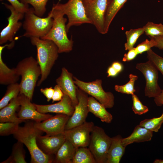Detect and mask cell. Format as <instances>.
Listing matches in <instances>:
<instances>
[{"label":"cell","mask_w":163,"mask_h":163,"mask_svg":"<svg viewBox=\"0 0 163 163\" xmlns=\"http://www.w3.org/2000/svg\"><path fill=\"white\" fill-rule=\"evenodd\" d=\"M43 133L35 126V121H26L24 126H19L13 134L18 141L24 145L28 149L31 156L30 163H53L54 155L45 154L38 146L37 138Z\"/></svg>","instance_id":"1"},{"label":"cell","mask_w":163,"mask_h":163,"mask_svg":"<svg viewBox=\"0 0 163 163\" xmlns=\"http://www.w3.org/2000/svg\"><path fill=\"white\" fill-rule=\"evenodd\" d=\"M59 2L54 4L50 12L53 19V25L48 34L42 39L53 41L57 46L59 53H68L73 48L72 38L68 37L66 23L67 19L61 8Z\"/></svg>","instance_id":"2"},{"label":"cell","mask_w":163,"mask_h":163,"mask_svg":"<svg viewBox=\"0 0 163 163\" xmlns=\"http://www.w3.org/2000/svg\"><path fill=\"white\" fill-rule=\"evenodd\" d=\"M32 44L37 50V61L41 70V78L37 83L39 86L49 75L59 53L56 44L52 41L40 38H30Z\"/></svg>","instance_id":"3"},{"label":"cell","mask_w":163,"mask_h":163,"mask_svg":"<svg viewBox=\"0 0 163 163\" xmlns=\"http://www.w3.org/2000/svg\"><path fill=\"white\" fill-rule=\"evenodd\" d=\"M16 68L21 76L19 94H24L31 101L37 81L41 75L37 60L31 56L25 58L18 62Z\"/></svg>","instance_id":"4"},{"label":"cell","mask_w":163,"mask_h":163,"mask_svg":"<svg viewBox=\"0 0 163 163\" xmlns=\"http://www.w3.org/2000/svg\"><path fill=\"white\" fill-rule=\"evenodd\" d=\"M24 18L22 26L25 31L23 35L15 38V40L22 37L42 38L50 31L53 22L50 12L47 17H40L35 14L33 7L29 8L24 13Z\"/></svg>","instance_id":"5"},{"label":"cell","mask_w":163,"mask_h":163,"mask_svg":"<svg viewBox=\"0 0 163 163\" xmlns=\"http://www.w3.org/2000/svg\"><path fill=\"white\" fill-rule=\"evenodd\" d=\"M112 138L101 127L94 126L91 132L88 148L96 163H106L107 155Z\"/></svg>","instance_id":"6"},{"label":"cell","mask_w":163,"mask_h":163,"mask_svg":"<svg viewBox=\"0 0 163 163\" xmlns=\"http://www.w3.org/2000/svg\"><path fill=\"white\" fill-rule=\"evenodd\" d=\"M75 84L80 89L94 97L104 106L106 108L113 107L114 104V97L110 92H106L102 86L101 79L85 82L73 76Z\"/></svg>","instance_id":"7"},{"label":"cell","mask_w":163,"mask_h":163,"mask_svg":"<svg viewBox=\"0 0 163 163\" xmlns=\"http://www.w3.org/2000/svg\"><path fill=\"white\" fill-rule=\"evenodd\" d=\"M68 21L66 24L67 33L71 27L80 26L84 24H92L88 17L83 0H68L65 4L59 3Z\"/></svg>","instance_id":"8"},{"label":"cell","mask_w":163,"mask_h":163,"mask_svg":"<svg viewBox=\"0 0 163 163\" xmlns=\"http://www.w3.org/2000/svg\"><path fill=\"white\" fill-rule=\"evenodd\" d=\"M109 0H91L84 4L88 17L101 34H106L105 17Z\"/></svg>","instance_id":"9"},{"label":"cell","mask_w":163,"mask_h":163,"mask_svg":"<svg viewBox=\"0 0 163 163\" xmlns=\"http://www.w3.org/2000/svg\"><path fill=\"white\" fill-rule=\"evenodd\" d=\"M136 68L143 74L145 78V96L154 98L157 96L161 91L158 83V69L149 60L145 62L137 63Z\"/></svg>","instance_id":"10"},{"label":"cell","mask_w":163,"mask_h":163,"mask_svg":"<svg viewBox=\"0 0 163 163\" xmlns=\"http://www.w3.org/2000/svg\"><path fill=\"white\" fill-rule=\"evenodd\" d=\"M94 126L92 122L86 121L72 129L65 130L66 138L76 148L88 147L91 132Z\"/></svg>","instance_id":"11"},{"label":"cell","mask_w":163,"mask_h":163,"mask_svg":"<svg viewBox=\"0 0 163 163\" xmlns=\"http://www.w3.org/2000/svg\"><path fill=\"white\" fill-rule=\"evenodd\" d=\"M11 12L10 16L7 18L8 24L0 33V44L2 45L8 41L14 42V38L17 32L22 26L23 23L19 21L24 18V13L16 10L11 5L2 3Z\"/></svg>","instance_id":"12"},{"label":"cell","mask_w":163,"mask_h":163,"mask_svg":"<svg viewBox=\"0 0 163 163\" xmlns=\"http://www.w3.org/2000/svg\"><path fill=\"white\" fill-rule=\"evenodd\" d=\"M77 94L78 103L75 106L74 112L68 120L65 130L73 128L86 121L89 112L88 106V94L78 87Z\"/></svg>","instance_id":"13"},{"label":"cell","mask_w":163,"mask_h":163,"mask_svg":"<svg viewBox=\"0 0 163 163\" xmlns=\"http://www.w3.org/2000/svg\"><path fill=\"white\" fill-rule=\"evenodd\" d=\"M18 98L20 107L17 116L20 119L40 122L53 116L49 113H43L38 111L34 104L31 102V101L24 94H19Z\"/></svg>","instance_id":"14"},{"label":"cell","mask_w":163,"mask_h":163,"mask_svg":"<svg viewBox=\"0 0 163 163\" xmlns=\"http://www.w3.org/2000/svg\"><path fill=\"white\" fill-rule=\"evenodd\" d=\"M66 115L57 114L40 122H35V126L38 129L52 135L62 133L65 131L66 125L70 117Z\"/></svg>","instance_id":"15"},{"label":"cell","mask_w":163,"mask_h":163,"mask_svg":"<svg viewBox=\"0 0 163 163\" xmlns=\"http://www.w3.org/2000/svg\"><path fill=\"white\" fill-rule=\"evenodd\" d=\"M66 139L64 132L52 135H40L37 138V143L39 148L44 154L55 155Z\"/></svg>","instance_id":"16"},{"label":"cell","mask_w":163,"mask_h":163,"mask_svg":"<svg viewBox=\"0 0 163 163\" xmlns=\"http://www.w3.org/2000/svg\"><path fill=\"white\" fill-rule=\"evenodd\" d=\"M34 104L37 110L41 113H53L65 114L70 117L73 114L75 107L70 98L65 94L62 99L56 103L48 105Z\"/></svg>","instance_id":"17"},{"label":"cell","mask_w":163,"mask_h":163,"mask_svg":"<svg viewBox=\"0 0 163 163\" xmlns=\"http://www.w3.org/2000/svg\"><path fill=\"white\" fill-rule=\"evenodd\" d=\"M57 85L64 94L68 96L75 106L78 103L77 91L78 87L75 84L72 74L63 67L60 76L56 80Z\"/></svg>","instance_id":"18"},{"label":"cell","mask_w":163,"mask_h":163,"mask_svg":"<svg viewBox=\"0 0 163 163\" xmlns=\"http://www.w3.org/2000/svg\"><path fill=\"white\" fill-rule=\"evenodd\" d=\"M6 47L11 49V43L0 46V84L2 85H9L17 83L20 75L15 68L10 69L3 62L2 58V51Z\"/></svg>","instance_id":"19"},{"label":"cell","mask_w":163,"mask_h":163,"mask_svg":"<svg viewBox=\"0 0 163 163\" xmlns=\"http://www.w3.org/2000/svg\"><path fill=\"white\" fill-rule=\"evenodd\" d=\"M18 96L11 100L5 106L0 110V122H11L20 124L26 121L20 119L16 112L20 108Z\"/></svg>","instance_id":"20"},{"label":"cell","mask_w":163,"mask_h":163,"mask_svg":"<svg viewBox=\"0 0 163 163\" xmlns=\"http://www.w3.org/2000/svg\"><path fill=\"white\" fill-rule=\"evenodd\" d=\"M122 138L120 135L112 138L106 163H119L120 162L126 148L122 143Z\"/></svg>","instance_id":"21"},{"label":"cell","mask_w":163,"mask_h":163,"mask_svg":"<svg viewBox=\"0 0 163 163\" xmlns=\"http://www.w3.org/2000/svg\"><path fill=\"white\" fill-rule=\"evenodd\" d=\"M153 132L139 125H137L130 136L122 138V143L126 147L134 142H141L150 141L153 136Z\"/></svg>","instance_id":"22"},{"label":"cell","mask_w":163,"mask_h":163,"mask_svg":"<svg viewBox=\"0 0 163 163\" xmlns=\"http://www.w3.org/2000/svg\"><path fill=\"white\" fill-rule=\"evenodd\" d=\"M88 106L89 112L99 118L102 122L108 123L111 122L112 115L107 110L104 105L93 97H88Z\"/></svg>","instance_id":"23"},{"label":"cell","mask_w":163,"mask_h":163,"mask_svg":"<svg viewBox=\"0 0 163 163\" xmlns=\"http://www.w3.org/2000/svg\"><path fill=\"white\" fill-rule=\"evenodd\" d=\"M76 148L67 139L55 155L53 163H72Z\"/></svg>","instance_id":"24"},{"label":"cell","mask_w":163,"mask_h":163,"mask_svg":"<svg viewBox=\"0 0 163 163\" xmlns=\"http://www.w3.org/2000/svg\"><path fill=\"white\" fill-rule=\"evenodd\" d=\"M127 0H109L105 17V29L106 34L116 14Z\"/></svg>","instance_id":"25"},{"label":"cell","mask_w":163,"mask_h":163,"mask_svg":"<svg viewBox=\"0 0 163 163\" xmlns=\"http://www.w3.org/2000/svg\"><path fill=\"white\" fill-rule=\"evenodd\" d=\"M23 144L18 141L15 143L13 147L11 155L2 163H26L25 152Z\"/></svg>","instance_id":"26"},{"label":"cell","mask_w":163,"mask_h":163,"mask_svg":"<svg viewBox=\"0 0 163 163\" xmlns=\"http://www.w3.org/2000/svg\"><path fill=\"white\" fill-rule=\"evenodd\" d=\"M72 163H96V162L89 148L82 147L76 149Z\"/></svg>","instance_id":"27"},{"label":"cell","mask_w":163,"mask_h":163,"mask_svg":"<svg viewBox=\"0 0 163 163\" xmlns=\"http://www.w3.org/2000/svg\"><path fill=\"white\" fill-rule=\"evenodd\" d=\"M20 91L17 82L8 85L6 93L0 101V109L6 106L12 99L18 96Z\"/></svg>","instance_id":"28"},{"label":"cell","mask_w":163,"mask_h":163,"mask_svg":"<svg viewBox=\"0 0 163 163\" xmlns=\"http://www.w3.org/2000/svg\"><path fill=\"white\" fill-rule=\"evenodd\" d=\"M144 33L143 27L126 31L125 34L127 41L124 44L125 50H128L133 47L139 37Z\"/></svg>","instance_id":"29"},{"label":"cell","mask_w":163,"mask_h":163,"mask_svg":"<svg viewBox=\"0 0 163 163\" xmlns=\"http://www.w3.org/2000/svg\"><path fill=\"white\" fill-rule=\"evenodd\" d=\"M163 123V112L161 115L158 117L145 119L141 121L139 125L150 130L158 132Z\"/></svg>","instance_id":"30"},{"label":"cell","mask_w":163,"mask_h":163,"mask_svg":"<svg viewBox=\"0 0 163 163\" xmlns=\"http://www.w3.org/2000/svg\"><path fill=\"white\" fill-rule=\"evenodd\" d=\"M22 3L30 4L34 9L35 14L37 16L42 17L46 11V5L49 0H19Z\"/></svg>","instance_id":"31"},{"label":"cell","mask_w":163,"mask_h":163,"mask_svg":"<svg viewBox=\"0 0 163 163\" xmlns=\"http://www.w3.org/2000/svg\"><path fill=\"white\" fill-rule=\"evenodd\" d=\"M129 81L124 85H115L114 87L115 91L123 94L131 95L134 94L136 92V90L134 88V84L135 82L137 80L138 77L136 75L130 74L129 75Z\"/></svg>","instance_id":"32"},{"label":"cell","mask_w":163,"mask_h":163,"mask_svg":"<svg viewBox=\"0 0 163 163\" xmlns=\"http://www.w3.org/2000/svg\"><path fill=\"white\" fill-rule=\"evenodd\" d=\"M144 33L150 38L157 36H163V25L149 22L143 27Z\"/></svg>","instance_id":"33"},{"label":"cell","mask_w":163,"mask_h":163,"mask_svg":"<svg viewBox=\"0 0 163 163\" xmlns=\"http://www.w3.org/2000/svg\"><path fill=\"white\" fill-rule=\"evenodd\" d=\"M19 124L11 122L0 123V135L7 136L13 135L18 130Z\"/></svg>","instance_id":"34"},{"label":"cell","mask_w":163,"mask_h":163,"mask_svg":"<svg viewBox=\"0 0 163 163\" xmlns=\"http://www.w3.org/2000/svg\"><path fill=\"white\" fill-rule=\"evenodd\" d=\"M147 52L148 60L153 64L163 76V58L156 54L151 49Z\"/></svg>","instance_id":"35"},{"label":"cell","mask_w":163,"mask_h":163,"mask_svg":"<svg viewBox=\"0 0 163 163\" xmlns=\"http://www.w3.org/2000/svg\"><path fill=\"white\" fill-rule=\"evenodd\" d=\"M132 97L133 101L132 108L135 114L141 115L149 111L148 107L142 104L136 95L133 94L132 95Z\"/></svg>","instance_id":"36"},{"label":"cell","mask_w":163,"mask_h":163,"mask_svg":"<svg viewBox=\"0 0 163 163\" xmlns=\"http://www.w3.org/2000/svg\"><path fill=\"white\" fill-rule=\"evenodd\" d=\"M150 39V40L146 39L145 41L138 44L136 47L138 54L147 51L151 49L152 47H155L154 41L152 39Z\"/></svg>","instance_id":"37"},{"label":"cell","mask_w":163,"mask_h":163,"mask_svg":"<svg viewBox=\"0 0 163 163\" xmlns=\"http://www.w3.org/2000/svg\"><path fill=\"white\" fill-rule=\"evenodd\" d=\"M2 1L3 0H0ZM17 11L24 13L29 9V5L22 3L18 0H6Z\"/></svg>","instance_id":"38"},{"label":"cell","mask_w":163,"mask_h":163,"mask_svg":"<svg viewBox=\"0 0 163 163\" xmlns=\"http://www.w3.org/2000/svg\"><path fill=\"white\" fill-rule=\"evenodd\" d=\"M54 92L52 97V102L55 101H59L62 98L64 94L60 88L57 85L54 87Z\"/></svg>","instance_id":"39"},{"label":"cell","mask_w":163,"mask_h":163,"mask_svg":"<svg viewBox=\"0 0 163 163\" xmlns=\"http://www.w3.org/2000/svg\"><path fill=\"white\" fill-rule=\"evenodd\" d=\"M138 54L136 47H133L128 50L127 53L124 54L122 61L123 62L130 61L133 59Z\"/></svg>","instance_id":"40"},{"label":"cell","mask_w":163,"mask_h":163,"mask_svg":"<svg viewBox=\"0 0 163 163\" xmlns=\"http://www.w3.org/2000/svg\"><path fill=\"white\" fill-rule=\"evenodd\" d=\"M40 92L46 97L48 102L50 101L52 99L54 92V89L52 87L41 88Z\"/></svg>","instance_id":"41"},{"label":"cell","mask_w":163,"mask_h":163,"mask_svg":"<svg viewBox=\"0 0 163 163\" xmlns=\"http://www.w3.org/2000/svg\"><path fill=\"white\" fill-rule=\"evenodd\" d=\"M153 39L155 42V47L160 50H163V36H159L150 38Z\"/></svg>","instance_id":"42"},{"label":"cell","mask_w":163,"mask_h":163,"mask_svg":"<svg viewBox=\"0 0 163 163\" xmlns=\"http://www.w3.org/2000/svg\"><path fill=\"white\" fill-rule=\"evenodd\" d=\"M154 98V101L156 105L158 106H162L163 107V89H161L160 94Z\"/></svg>","instance_id":"43"},{"label":"cell","mask_w":163,"mask_h":163,"mask_svg":"<svg viewBox=\"0 0 163 163\" xmlns=\"http://www.w3.org/2000/svg\"><path fill=\"white\" fill-rule=\"evenodd\" d=\"M107 73V77H113L116 76L118 73V72L111 66L108 68Z\"/></svg>","instance_id":"44"},{"label":"cell","mask_w":163,"mask_h":163,"mask_svg":"<svg viewBox=\"0 0 163 163\" xmlns=\"http://www.w3.org/2000/svg\"><path fill=\"white\" fill-rule=\"evenodd\" d=\"M111 66H112L118 73L120 72L123 68L122 64L118 62H115L112 64Z\"/></svg>","instance_id":"45"},{"label":"cell","mask_w":163,"mask_h":163,"mask_svg":"<svg viewBox=\"0 0 163 163\" xmlns=\"http://www.w3.org/2000/svg\"><path fill=\"white\" fill-rule=\"evenodd\" d=\"M154 163H163V160L156 159L154 161Z\"/></svg>","instance_id":"46"},{"label":"cell","mask_w":163,"mask_h":163,"mask_svg":"<svg viewBox=\"0 0 163 163\" xmlns=\"http://www.w3.org/2000/svg\"><path fill=\"white\" fill-rule=\"evenodd\" d=\"M91 0H83L84 4L87 3V2L90 1Z\"/></svg>","instance_id":"47"},{"label":"cell","mask_w":163,"mask_h":163,"mask_svg":"<svg viewBox=\"0 0 163 163\" xmlns=\"http://www.w3.org/2000/svg\"></svg>","instance_id":"48"}]
</instances>
